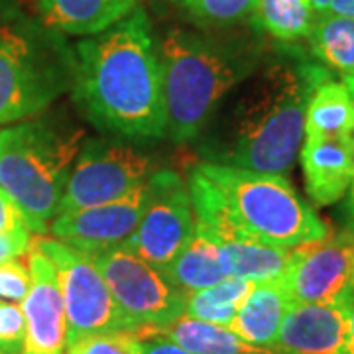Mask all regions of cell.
<instances>
[{
  "label": "cell",
  "mask_w": 354,
  "mask_h": 354,
  "mask_svg": "<svg viewBox=\"0 0 354 354\" xmlns=\"http://www.w3.org/2000/svg\"><path fill=\"white\" fill-rule=\"evenodd\" d=\"M321 65L276 62L225 97L197 136L203 162L286 176L305 138V111Z\"/></svg>",
  "instance_id": "1"
},
{
  "label": "cell",
  "mask_w": 354,
  "mask_h": 354,
  "mask_svg": "<svg viewBox=\"0 0 354 354\" xmlns=\"http://www.w3.org/2000/svg\"><path fill=\"white\" fill-rule=\"evenodd\" d=\"M73 99L88 122L130 142L165 138L158 46L148 14L130 12L75 46Z\"/></svg>",
  "instance_id": "2"
},
{
  "label": "cell",
  "mask_w": 354,
  "mask_h": 354,
  "mask_svg": "<svg viewBox=\"0 0 354 354\" xmlns=\"http://www.w3.org/2000/svg\"><path fill=\"white\" fill-rule=\"evenodd\" d=\"M165 136L197 140L228 93L258 69V50L236 38L174 28L158 44Z\"/></svg>",
  "instance_id": "3"
},
{
  "label": "cell",
  "mask_w": 354,
  "mask_h": 354,
  "mask_svg": "<svg viewBox=\"0 0 354 354\" xmlns=\"http://www.w3.org/2000/svg\"><path fill=\"white\" fill-rule=\"evenodd\" d=\"M85 138V128L73 120L44 113L0 130V187L32 232L44 234L57 215Z\"/></svg>",
  "instance_id": "4"
},
{
  "label": "cell",
  "mask_w": 354,
  "mask_h": 354,
  "mask_svg": "<svg viewBox=\"0 0 354 354\" xmlns=\"http://www.w3.org/2000/svg\"><path fill=\"white\" fill-rule=\"evenodd\" d=\"M197 169L221 193L234 223L258 241L297 248L329 236V227L286 176L201 162Z\"/></svg>",
  "instance_id": "5"
},
{
  "label": "cell",
  "mask_w": 354,
  "mask_h": 354,
  "mask_svg": "<svg viewBox=\"0 0 354 354\" xmlns=\"http://www.w3.org/2000/svg\"><path fill=\"white\" fill-rule=\"evenodd\" d=\"M73 77L75 55L57 32L24 18L0 28V124L46 113Z\"/></svg>",
  "instance_id": "6"
},
{
  "label": "cell",
  "mask_w": 354,
  "mask_h": 354,
  "mask_svg": "<svg viewBox=\"0 0 354 354\" xmlns=\"http://www.w3.org/2000/svg\"><path fill=\"white\" fill-rule=\"evenodd\" d=\"M152 174V158L134 142L118 136L85 138L67 177L57 215L124 199Z\"/></svg>",
  "instance_id": "7"
},
{
  "label": "cell",
  "mask_w": 354,
  "mask_h": 354,
  "mask_svg": "<svg viewBox=\"0 0 354 354\" xmlns=\"http://www.w3.org/2000/svg\"><path fill=\"white\" fill-rule=\"evenodd\" d=\"M36 244L57 272L67 319V342L95 333H134L91 256L53 236H41Z\"/></svg>",
  "instance_id": "8"
},
{
  "label": "cell",
  "mask_w": 354,
  "mask_h": 354,
  "mask_svg": "<svg viewBox=\"0 0 354 354\" xmlns=\"http://www.w3.org/2000/svg\"><path fill=\"white\" fill-rule=\"evenodd\" d=\"M91 258L134 333L164 327L185 313L187 293L177 290L160 268L148 264L127 246Z\"/></svg>",
  "instance_id": "9"
},
{
  "label": "cell",
  "mask_w": 354,
  "mask_h": 354,
  "mask_svg": "<svg viewBox=\"0 0 354 354\" xmlns=\"http://www.w3.org/2000/svg\"><path fill=\"white\" fill-rule=\"evenodd\" d=\"M195 230L189 185L177 171H153L146 183V199L138 228L127 248L164 272Z\"/></svg>",
  "instance_id": "10"
},
{
  "label": "cell",
  "mask_w": 354,
  "mask_h": 354,
  "mask_svg": "<svg viewBox=\"0 0 354 354\" xmlns=\"http://www.w3.org/2000/svg\"><path fill=\"white\" fill-rule=\"evenodd\" d=\"M293 304H341L354 288V230L293 248L283 276Z\"/></svg>",
  "instance_id": "11"
},
{
  "label": "cell",
  "mask_w": 354,
  "mask_h": 354,
  "mask_svg": "<svg viewBox=\"0 0 354 354\" xmlns=\"http://www.w3.org/2000/svg\"><path fill=\"white\" fill-rule=\"evenodd\" d=\"M146 183L124 199L57 215L50 223L51 236L87 256L127 246L138 228L146 199Z\"/></svg>",
  "instance_id": "12"
},
{
  "label": "cell",
  "mask_w": 354,
  "mask_h": 354,
  "mask_svg": "<svg viewBox=\"0 0 354 354\" xmlns=\"http://www.w3.org/2000/svg\"><path fill=\"white\" fill-rule=\"evenodd\" d=\"M30 291L22 301L26 321L24 353L65 354L67 319L57 272L38 244L28 250Z\"/></svg>",
  "instance_id": "13"
},
{
  "label": "cell",
  "mask_w": 354,
  "mask_h": 354,
  "mask_svg": "<svg viewBox=\"0 0 354 354\" xmlns=\"http://www.w3.org/2000/svg\"><path fill=\"white\" fill-rule=\"evenodd\" d=\"M272 354H353L346 299L293 304L281 321Z\"/></svg>",
  "instance_id": "14"
},
{
  "label": "cell",
  "mask_w": 354,
  "mask_h": 354,
  "mask_svg": "<svg viewBox=\"0 0 354 354\" xmlns=\"http://www.w3.org/2000/svg\"><path fill=\"white\" fill-rule=\"evenodd\" d=\"M299 162L311 201L319 207L335 205L353 183V134L305 136Z\"/></svg>",
  "instance_id": "15"
},
{
  "label": "cell",
  "mask_w": 354,
  "mask_h": 354,
  "mask_svg": "<svg viewBox=\"0 0 354 354\" xmlns=\"http://www.w3.org/2000/svg\"><path fill=\"white\" fill-rule=\"evenodd\" d=\"M138 8V0H38L39 20L67 36H97Z\"/></svg>",
  "instance_id": "16"
},
{
  "label": "cell",
  "mask_w": 354,
  "mask_h": 354,
  "mask_svg": "<svg viewBox=\"0 0 354 354\" xmlns=\"http://www.w3.org/2000/svg\"><path fill=\"white\" fill-rule=\"evenodd\" d=\"M291 305L293 301L286 290L283 279L254 283L250 293L239 307L230 329L242 341L270 353L278 339L281 321Z\"/></svg>",
  "instance_id": "17"
},
{
  "label": "cell",
  "mask_w": 354,
  "mask_h": 354,
  "mask_svg": "<svg viewBox=\"0 0 354 354\" xmlns=\"http://www.w3.org/2000/svg\"><path fill=\"white\" fill-rule=\"evenodd\" d=\"M216 241L221 244L227 276L248 279L252 283L281 279L293 258V248L268 244L242 230H232Z\"/></svg>",
  "instance_id": "18"
},
{
  "label": "cell",
  "mask_w": 354,
  "mask_h": 354,
  "mask_svg": "<svg viewBox=\"0 0 354 354\" xmlns=\"http://www.w3.org/2000/svg\"><path fill=\"white\" fill-rule=\"evenodd\" d=\"M167 279L183 293L211 288L227 276L221 244L207 228L195 223L187 244L179 250L174 262L164 270Z\"/></svg>",
  "instance_id": "19"
},
{
  "label": "cell",
  "mask_w": 354,
  "mask_h": 354,
  "mask_svg": "<svg viewBox=\"0 0 354 354\" xmlns=\"http://www.w3.org/2000/svg\"><path fill=\"white\" fill-rule=\"evenodd\" d=\"M136 335L140 339L164 337L191 354H248L260 351L242 341L230 327L199 321L187 315L177 317L176 321L167 323L164 327L138 330Z\"/></svg>",
  "instance_id": "20"
},
{
  "label": "cell",
  "mask_w": 354,
  "mask_h": 354,
  "mask_svg": "<svg viewBox=\"0 0 354 354\" xmlns=\"http://www.w3.org/2000/svg\"><path fill=\"white\" fill-rule=\"evenodd\" d=\"M354 132V97L344 81L323 77L305 111V136H351Z\"/></svg>",
  "instance_id": "21"
},
{
  "label": "cell",
  "mask_w": 354,
  "mask_h": 354,
  "mask_svg": "<svg viewBox=\"0 0 354 354\" xmlns=\"http://www.w3.org/2000/svg\"><path fill=\"white\" fill-rule=\"evenodd\" d=\"M309 46L325 67L354 77V18L341 14H317L309 32Z\"/></svg>",
  "instance_id": "22"
},
{
  "label": "cell",
  "mask_w": 354,
  "mask_h": 354,
  "mask_svg": "<svg viewBox=\"0 0 354 354\" xmlns=\"http://www.w3.org/2000/svg\"><path fill=\"white\" fill-rule=\"evenodd\" d=\"M252 288L254 283L248 279L228 276L211 288L187 293L183 315L230 327L239 313V307Z\"/></svg>",
  "instance_id": "23"
},
{
  "label": "cell",
  "mask_w": 354,
  "mask_h": 354,
  "mask_svg": "<svg viewBox=\"0 0 354 354\" xmlns=\"http://www.w3.org/2000/svg\"><path fill=\"white\" fill-rule=\"evenodd\" d=\"M252 18L272 38L295 41L309 36L317 14L311 0H256Z\"/></svg>",
  "instance_id": "24"
},
{
  "label": "cell",
  "mask_w": 354,
  "mask_h": 354,
  "mask_svg": "<svg viewBox=\"0 0 354 354\" xmlns=\"http://www.w3.org/2000/svg\"><path fill=\"white\" fill-rule=\"evenodd\" d=\"M179 4L205 28H228L252 16L256 0H183Z\"/></svg>",
  "instance_id": "25"
},
{
  "label": "cell",
  "mask_w": 354,
  "mask_h": 354,
  "mask_svg": "<svg viewBox=\"0 0 354 354\" xmlns=\"http://www.w3.org/2000/svg\"><path fill=\"white\" fill-rule=\"evenodd\" d=\"M65 354H142V339L130 330L83 335L67 342Z\"/></svg>",
  "instance_id": "26"
},
{
  "label": "cell",
  "mask_w": 354,
  "mask_h": 354,
  "mask_svg": "<svg viewBox=\"0 0 354 354\" xmlns=\"http://www.w3.org/2000/svg\"><path fill=\"white\" fill-rule=\"evenodd\" d=\"M26 321L22 305L0 299V353H24Z\"/></svg>",
  "instance_id": "27"
},
{
  "label": "cell",
  "mask_w": 354,
  "mask_h": 354,
  "mask_svg": "<svg viewBox=\"0 0 354 354\" xmlns=\"http://www.w3.org/2000/svg\"><path fill=\"white\" fill-rule=\"evenodd\" d=\"M30 291V268L18 258L0 264V299L22 304Z\"/></svg>",
  "instance_id": "28"
},
{
  "label": "cell",
  "mask_w": 354,
  "mask_h": 354,
  "mask_svg": "<svg viewBox=\"0 0 354 354\" xmlns=\"http://www.w3.org/2000/svg\"><path fill=\"white\" fill-rule=\"evenodd\" d=\"M0 234H32L24 213L2 187H0Z\"/></svg>",
  "instance_id": "29"
},
{
  "label": "cell",
  "mask_w": 354,
  "mask_h": 354,
  "mask_svg": "<svg viewBox=\"0 0 354 354\" xmlns=\"http://www.w3.org/2000/svg\"><path fill=\"white\" fill-rule=\"evenodd\" d=\"M32 246V234H0V264L20 258Z\"/></svg>",
  "instance_id": "30"
},
{
  "label": "cell",
  "mask_w": 354,
  "mask_h": 354,
  "mask_svg": "<svg viewBox=\"0 0 354 354\" xmlns=\"http://www.w3.org/2000/svg\"><path fill=\"white\" fill-rule=\"evenodd\" d=\"M142 354H191L177 346L176 342L167 341L164 337H148L142 339Z\"/></svg>",
  "instance_id": "31"
},
{
  "label": "cell",
  "mask_w": 354,
  "mask_h": 354,
  "mask_svg": "<svg viewBox=\"0 0 354 354\" xmlns=\"http://www.w3.org/2000/svg\"><path fill=\"white\" fill-rule=\"evenodd\" d=\"M22 18H24V14L16 4V0H0V28L18 22Z\"/></svg>",
  "instance_id": "32"
},
{
  "label": "cell",
  "mask_w": 354,
  "mask_h": 354,
  "mask_svg": "<svg viewBox=\"0 0 354 354\" xmlns=\"http://www.w3.org/2000/svg\"><path fill=\"white\" fill-rule=\"evenodd\" d=\"M329 12L354 18V0H330Z\"/></svg>",
  "instance_id": "33"
},
{
  "label": "cell",
  "mask_w": 354,
  "mask_h": 354,
  "mask_svg": "<svg viewBox=\"0 0 354 354\" xmlns=\"http://www.w3.org/2000/svg\"><path fill=\"white\" fill-rule=\"evenodd\" d=\"M344 83H346V87L351 88V93H353L354 97V77H344L342 79ZM351 195H348V209H351V215L354 216V132H353V183H351Z\"/></svg>",
  "instance_id": "34"
},
{
  "label": "cell",
  "mask_w": 354,
  "mask_h": 354,
  "mask_svg": "<svg viewBox=\"0 0 354 354\" xmlns=\"http://www.w3.org/2000/svg\"><path fill=\"white\" fill-rule=\"evenodd\" d=\"M346 309H348V321H351V351L354 354V288L346 295Z\"/></svg>",
  "instance_id": "35"
},
{
  "label": "cell",
  "mask_w": 354,
  "mask_h": 354,
  "mask_svg": "<svg viewBox=\"0 0 354 354\" xmlns=\"http://www.w3.org/2000/svg\"><path fill=\"white\" fill-rule=\"evenodd\" d=\"M329 4H330V0H311V6H313L315 14L329 12Z\"/></svg>",
  "instance_id": "36"
},
{
  "label": "cell",
  "mask_w": 354,
  "mask_h": 354,
  "mask_svg": "<svg viewBox=\"0 0 354 354\" xmlns=\"http://www.w3.org/2000/svg\"><path fill=\"white\" fill-rule=\"evenodd\" d=\"M248 354H272V353H268V351H256V353H248Z\"/></svg>",
  "instance_id": "37"
},
{
  "label": "cell",
  "mask_w": 354,
  "mask_h": 354,
  "mask_svg": "<svg viewBox=\"0 0 354 354\" xmlns=\"http://www.w3.org/2000/svg\"><path fill=\"white\" fill-rule=\"evenodd\" d=\"M176 2H183V0H176Z\"/></svg>",
  "instance_id": "38"
},
{
  "label": "cell",
  "mask_w": 354,
  "mask_h": 354,
  "mask_svg": "<svg viewBox=\"0 0 354 354\" xmlns=\"http://www.w3.org/2000/svg\"><path fill=\"white\" fill-rule=\"evenodd\" d=\"M0 354H2V353H0Z\"/></svg>",
  "instance_id": "39"
}]
</instances>
